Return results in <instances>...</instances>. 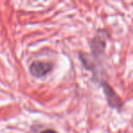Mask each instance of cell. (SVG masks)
Masks as SVG:
<instances>
[{"label":"cell","mask_w":133,"mask_h":133,"mask_svg":"<svg viewBox=\"0 0 133 133\" xmlns=\"http://www.w3.org/2000/svg\"><path fill=\"white\" fill-rule=\"evenodd\" d=\"M102 88H103V91L105 93V96L107 98V101L109 105L113 109H119L120 108L123 106V101L121 98L117 95V93L111 89V87L106 82H103L101 84Z\"/></svg>","instance_id":"obj_1"},{"label":"cell","mask_w":133,"mask_h":133,"mask_svg":"<svg viewBox=\"0 0 133 133\" xmlns=\"http://www.w3.org/2000/svg\"><path fill=\"white\" fill-rule=\"evenodd\" d=\"M53 69L51 63L43 62V61H35L31 64L29 68L30 73L34 77L41 78V77L46 76L48 73H49Z\"/></svg>","instance_id":"obj_2"},{"label":"cell","mask_w":133,"mask_h":133,"mask_svg":"<svg viewBox=\"0 0 133 133\" xmlns=\"http://www.w3.org/2000/svg\"><path fill=\"white\" fill-rule=\"evenodd\" d=\"M106 46V37H105V32L103 31L102 36L100 35V31L98 32L97 36L94 37L91 43V48L92 51L95 55H99L103 52L104 48Z\"/></svg>","instance_id":"obj_3"},{"label":"cell","mask_w":133,"mask_h":133,"mask_svg":"<svg viewBox=\"0 0 133 133\" xmlns=\"http://www.w3.org/2000/svg\"><path fill=\"white\" fill-rule=\"evenodd\" d=\"M41 133H57L56 131H54V130H52V129H46V130H44L43 132H41Z\"/></svg>","instance_id":"obj_4"}]
</instances>
